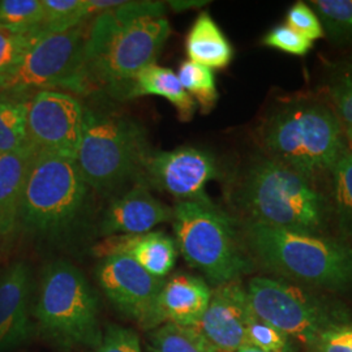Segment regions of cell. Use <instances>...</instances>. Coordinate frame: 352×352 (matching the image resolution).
I'll return each instance as SVG.
<instances>
[{"instance_id":"obj_1","label":"cell","mask_w":352,"mask_h":352,"mask_svg":"<svg viewBox=\"0 0 352 352\" xmlns=\"http://www.w3.org/2000/svg\"><path fill=\"white\" fill-rule=\"evenodd\" d=\"M258 141L267 158L314 183L331 174L347 149L346 131L337 113L329 102L316 98L279 104L258 128Z\"/></svg>"},{"instance_id":"obj_2","label":"cell","mask_w":352,"mask_h":352,"mask_svg":"<svg viewBox=\"0 0 352 352\" xmlns=\"http://www.w3.org/2000/svg\"><path fill=\"white\" fill-rule=\"evenodd\" d=\"M244 238L260 264L292 283L330 291L352 287V247L343 240L250 221Z\"/></svg>"},{"instance_id":"obj_3","label":"cell","mask_w":352,"mask_h":352,"mask_svg":"<svg viewBox=\"0 0 352 352\" xmlns=\"http://www.w3.org/2000/svg\"><path fill=\"white\" fill-rule=\"evenodd\" d=\"M240 208L250 222L321 234L329 202L315 183L265 157L247 168L238 189Z\"/></svg>"},{"instance_id":"obj_4","label":"cell","mask_w":352,"mask_h":352,"mask_svg":"<svg viewBox=\"0 0 352 352\" xmlns=\"http://www.w3.org/2000/svg\"><path fill=\"white\" fill-rule=\"evenodd\" d=\"M151 153L146 132L136 120L85 109L76 164L90 188L109 193L138 182Z\"/></svg>"},{"instance_id":"obj_5","label":"cell","mask_w":352,"mask_h":352,"mask_svg":"<svg viewBox=\"0 0 352 352\" xmlns=\"http://www.w3.org/2000/svg\"><path fill=\"white\" fill-rule=\"evenodd\" d=\"M173 209L176 245L189 266L215 287L251 273L253 264L231 217L214 204L177 201Z\"/></svg>"},{"instance_id":"obj_6","label":"cell","mask_w":352,"mask_h":352,"mask_svg":"<svg viewBox=\"0 0 352 352\" xmlns=\"http://www.w3.org/2000/svg\"><path fill=\"white\" fill-rule=\"evenodd\" d=\"M34 316L42 333L59 347L96 349L101 342L97 295L71 263L59 260L46 267Z\"/></svg>"},{"instance_id":"obj_7","label":"cell","mask_w":352,"mask_h":352,"mask_svg":"<svg viewBox=\"0 0 352 352\" xmlns=\"http://www.w3.org/2000/svg\"><path fill=\"white\" fill-rule=\"evenodd\" d=\"M88 33L85 24L65 33L39 38L20 62L0 78V98L26 102L43 90L74 96L90 91L85 77Z\"/></svg>"},{"instance_id":"obj_8","label":"cell","mask_w":352,"mask_h":352,"mask_svg":"<svg viewBox=\"0 0 352 352\" xmlns=\"http://www.w3.org/2000/svg\"><path fill=\"white\" fill-rule=\"evenodd\" d=\"M247 294L256 318L312 352L327 331L351 324L340 305L285 279L253 278Z\"/></svg>"},{"instance_id":"obj_9","label":"cell","mask_w":352,"mask_h":352,"mask_svg":"<svg viewBox=\"0 0 352 352\" xmlns=\"http://www.w3.org/2000/svg\"><path fill=\"white\" fill-rule=\"evenodd\" d=\"M89 187L76 160L36 154L26 176L19 222L41 234H59L78 221Z\"/></svg>"},{"instance_id":"obj_10","label":"cell","mask_w":352,"mask_h":352,"mask_svg":"<svg viewBox=\"0 0 352 352\" xmlns=\"http://www.w3.org/2000/svg\"><path fill=\"white\" fill-rule=\"evenodd\" d=\"M170 34L171 26L164 16L144 17L120 30L85 64L89 90L104 87L118 97L135 76L155 64Z\"/></svg>"},{"instance_id":"obj_11","label":"cell","mask_w":352,"mask_h":352,"mask_svg":"<svg viewBox=\"0 0 352 352\" xmlns=\"http://www.w3.org/2000/svg\"><path fill=\"white\" fill-rule=\"evenodd\" d=\"M25 104L28 142L36 154L76 160L85 122L80 100L65 91L43 90Z\"/></svg>"},{"instance_id":"obj_12","label":"cell","mask_w":352,"mask_h":352,"mask_svg":"<svg viewBox=\"0 0 352 352\" xmlns=\"http://www.w3.org/2000/svg\"><path fill=\"white\" fill-rule=\"evenodd\" d=\"M97 279L113 307L144 330L164 325L160 295L164 278L151 276L126 256H109L97 267Z\"/></svg>"},{"instance_id":"obj_13","label":"cell","mask_w":352,"mask_h":352,"mask_svg":"<svg viewBox=\"0 0 352 352\" xmlns=\"http://www.w3.org/2000/svg\"><path fill=\"white\" fill-rule=\"evenodd\" d=\"M222 175L221 167L210 151L195 146L151 153L139 180L149 188L158 189L179 201L213 205L206 195V186Z\"/></svg>"},{"instance_id":"obj_14","label":"cell","mask_w":352,"mask_h":352,"mask_svg":"<svg viewBox=\"0 0 352 352\" xmlns=\"http://www.w3.org/2000/svg\"><path fill=\"white\" fill-rule=\"evenodd\" d=\"M247 289L239 279L217 286L197 327L190 330L206 352H236L248 346L253 320Z\"/></svg>"},{"instance_id":"obj_15","label":"cell","mask_w":352,"mask_h":352,"mask_svg":"<svg viewBox=\"0 0 352 352\" xmlns=\"http://www.w3.org/2000/svg\"><path fill=\"white\" fill-rule=\"evenodd\" d=\"M174 209L155 199L149 187L141 182L110 202L103 213L101 235H139L151 232L164 222L173 221Z\"/></svg>"},{"instance_id":"obj_16","label":"cell","mask_w":352,"mask_h":352,"mask_svg":"<svg viewBox=\"0 0 352 352\" xmlns=\"http://www.w3.org/2000/svg\"><path fill=\"white\" fill-rule=\"evenodd\" d=\"M93 253L97 257L126 256L151 276L164 278L174 269L179 250L175 239L162 231L139 235H113L98 243Z\"/></svg>"},{"instance_id":"obj_17","label":"cell","mask_w":352,"mask_h":352,"mask_svg":"<svg viewBox=\"0 0 352 352\" xmlns=\"http://www.w3.org/2000/svg\"><path fill=\"white\" fill-rule=\"evenodd\" d=\"M30 280V267L23 261L11 265L0 277V352L17 347L29 338Z\"/></svg>"},{"instance_id":"obj_18","label":"cell","mask_w":352,"mask_h":352,"mask_svg":"<svg viewBox=\"0 0 352 352\" xmlns=\"http://www.w3.org/2000/svg\"><path fill=\"white\" fill-rule=\"evenodd\" d=\"M212 291L205 279L179 273L164 282L160 295V312L164 322L176 327H197L206 312Z\"/></svg>"},{"instance_id":"obj_19","label":"cell","mask_w":352,"mask_h":352,"mask_svg":"<svg viewBox=\"0 0 352 352\" xmlns=\"http://www.w3.org/2000/svg\"><path fill=\"white\" fill-rule=\"evenodd\" d=\"M144 96L164 97L176 109L182 122H189L197 110L196 102L183 88L179 77L170 68L151 64L135 76L118 94L123 100H135Z\"/></svg>"},{"instance_id":"obj_20","label":"cell","mask_w":352,"mask_h":352,"mask_svg":"<svg viewBox=\"0 0 352 352\" xmlns=\"http://www.w3.org/2000/svg\"><path fill=\"white\" fill-rule=\"evenodd\" d=\"M34 157L30 145L0 155V239L19 223L26 176Z\"/></svg>"},{"instance_id":"obj_21","label":"cell","mask_w":352,"mask_h":352,"mask_svg":"<svg viewBox=\"0 0 352 352\" xmlns=\"http://www.w3.org/2000/svg\"><path fill=\"white\" fill-rule=\"evenodd\" d=\"M164 1L138 0L123 1L120 6L98 14L89 25L85 43V64L93 60L120 30L144 17L164 16Z\"/></svg>"},{"instance_id":"obj_22","label":"cell","mask_w":352,"mask_h":352,"mask_svg":"<svg viewBox=\"0 0 352 352\" xmlns=\"http://www.w3.org/2000/svg\"><path fill=\"white\" fill-rule=\"evenodd\" d=\"M188 60L213 69H223L234 59V49L219 25L208 12H201L186 38Z\"/></svg>"},{"instance_id":"obj_23","label":"cell","mask_w":352,"mask_h":352,"mask_svg":"<svg viewBox=\"0 0 352 352\" xmlns=\"http://www.w3.org/2000/svg\"><path fill=\"white\" fill-rule=\"evenodd\" d=\"M331 209L342 232L352 235V153L346 149L331 170Z\"/></svg>"},{"instance_id":"obj_24","label":"cell","mask_w":352,"mask_h":352,"mask_svg":"<svg viewBox=\"0 0 352 352\" xmlns=\"http://www.w3.org/2000/svg\"><path fill=\"white\" fill-rule=\"evenodd\" d=\"M309 6L333 43L352 45V0H314Z\"/></svg>"},{"instance_id":"obj_25","label":"cell","mask_w":352,"mask_h":352,"mask_svg":"<svg viewBox=\"0 0 352 352\" xmlns=\"http://www.w3.org/2000/svg\"><path fill=\"white\" fill-rule=\"evenodd\" d=\"M176 75L201 113H210L218 102V89L213 71L201 64L186 60L180 64Z\"/></svg>"},{"instance_id":"obj_26","label":"cell","mask_w":352,"mask_h":352,"mask_svg":"<svg viewBox=\"0 0 352 352\" xmlns=\"http://www.w3.org/2000/svg\"><path fill=\"white\" fill-rule=\"evenodd\" d=\"M28 145L25 102L0 98V155L20 151Z\"/></svg>"},{"instance_id":"obj_27","label":"cell","mask_w":352,"mask_h":352,"mask_svg":"<svg viewBox=\"0 0 352 352\" xmlns=\"http://www.w3.org/2000/svg\"><path fill=\"white\" fill-rule=\"evenodd\" d=\"M42 0H0V26L42 32Z\"/></svg>"},{"instance_id":"obj_28","label":"cell","mask_w":352,"mask_h":352,"mask_svg":"<svg viewBox=\"0 0 352 352\" xmlns=\"http://www.w3.org/2000/svg\"><path fill=\"white\" fill-rule=\"evenodd\" d=\"M46 36L41 30H17L0 26V78L7 75L38 39Z\"/></svg>"},{"instance_id":"obj_29","label":"cell","mask_w":352,"mask_h":352,"mask_svg":"<svg viewBox=\"0 0 352 352\" xmlns=\"http://www.w3.org/2000/svg\"><path fill=\"white\" fill-rule=\"evenodd\" d=\"M329 104L344 131H352V62L340 65L329 84Z\"/></svg>"},{"instance_id":"obj_30","label":"cell","mask_w":352,"mask_h":352,"mask_svg":"<svg viewBox=\"0 0 352 352\" xmlns=\"http://www.w3.org/2000/svg\"><path fill=\"white\" fill-rule=\"evenodd\" d=\"M151 352H206L190 329L168 322L151 330Z\"/></svg>"},{"instance_id":"obj_31","label":"cell","mask_w":352,"mask_h":352,"mask_svg":"<svg viewBox=\"0 0 352 352\" xmlns=\"http://www.w3.org/2000/svg\"><path fill=\"white\" fill-rule=\"evenodd\" d=\"M263 45L269 49L282 51L296 56L308 54L314 47L312 41L302 37V34H299L286 24L272 28L263 38Z\"/></svg>"},{"instance_id":"obj_32","label":"cell","mask_w":352,"mask_h":352,"mask_svg":"<svg viewBox=\"0 0 352 352\" xmlns=\"http://www.w3.org/2000/svg\"><path fill=\"white\" fill-rule=\"evenodd\" d=\"M286 25L312 42L325 36L318 16L312 10V7L304 1H296L287 11Z\"/></svg>"},{"instance_id":"obj_33","label":"cell","mask_w":352,"mask_h":352,"mask_svg":"<svg viewBox=\"0 0 352 352\" xmlns=\"http://www.w3.org/2000/svg\"><path fill=\"white\" fill-rule=\"evenodd\" d=\"M248 344L264 352H291L289 338L256 317L248 327Z\"/></svg>"},{"instance_id":"obj_34","label":"cell","mask_w":352,"mask_h":352,"mask_svg":"<svg viewBox=\"0 0 352 352\" xmlns=\"http://www.w3.org/2000/svg\"><path fill=\"white\" fill-rule=\"evenodd\" d=\"M93 352H141L139 336L132 329L110 325L103 331L101 342Z\"/></svg>"},{"instance_id":"obj_35","label":"cell","mask_w":352,"mask_h":352,"mask_svg":"<svg viewBox=\"0 0 352 352\" xmlns=\"http://www.w3.org/2000/svg\"><path fill=\"white\" fill-rule=\"evenodd\" d=\"M321 340H331V342L342 343V344L349 346L352 350V324L336 327V329L327 331V334H325Z\"/></svg>"},{"instance_id":"obj_36","label":"cell","mask_w":352,"mask_h":352,"mask_svg":"<svg viewBox=\"0 0 352 352\" xmlns=\"http://www.w3.org/2000/svg\"><path fill=\"white\" fill-rule=\"evenodd\" d=\"M168 4L175 12H183V11L204 7V6L209 4V1H205V0H174V1H168Z\"/></svg>"},{"instance_id":"obj_37","label":"cell","mask_w":352,"mask_h":352,"mask_svg":"<svg viewBox=\"0 0 352 352\" xmlns=\"http://www.w3.org/2000/svg\"><path fill=\"white\" fill-rule=\"evenodd\" d=\"M314 352H352V350L346 344L331 342V340H321L316 346Z\"/></svg>"},{"instance_id":"obj_38","label":"cell","mask_w":352,"mask_h":352,"mask_svg":"<svg viewBox=\"0 0 352 352\" xmlns=\"http://www.w3.org/2000/svg\"><path fill=\"white\" fill-rule=\"evenodd\" d=\"M346 142H347V149L352 153V131H346Z\"/></svg>"},{"instance_id":"obj_39","label":"cell","mask_w":352,"mask_h":352,"mask_svg":"<svg viewBox=\"0 0 352 352\" xmlns=\"http://www.w3.org/2000/svg\"><path fill=\"white\" fill-rule=\"evenodd\" d=\"M236 352H264L261 351V350H258V349H256V347H253V346H244V347H241L240 350H238Z\"/></svg>"}]
</instances>
